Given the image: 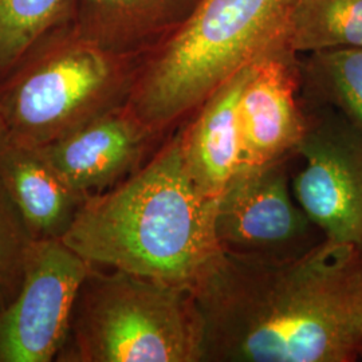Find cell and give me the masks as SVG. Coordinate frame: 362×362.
I'll return each mask as SVG.
<instances>
[{
  "mask_svg": "<svg viewBox=\"0 0 362 362\" xmlns=\"http://www.w3.org/2000/svg\"><path fill=\"white\" fill-rule=\"evenodd\" d=\"M202 362L362 360V250H223L192 287Z\"/></svg>",
  "mask_w": 362,
  "mask_h": 362,
  "instance_id": "cell-1",
  "label": "cell"
},
{
  "mask_svg": "<svg viewBox=\"0 0 362 362\" xmlns=\"http://www.w3.org/2000/svg\"><path fill=\"white\" fill-rule=\"evenodd\" d=\"M173 132L127 179L86 197L62 242L94 266L192 288L223 251L218 199L196 185Z\"/></svg>",
  "mask_w": 362,
  "mask_h": 362,
  "instance_id": "cell-2",
  "label": "cell"
},
{
  "mask_svg": "<svg viewBox=\"0 0 362 362\" xmlns=\"http://www.w3.org/2000/svg\"><path fill=\"white\" fill-rule=\"evenodd\" d=\"M296 0H202L143 57L125 106L157 134L179 128L228 79L285 42Z\"/></svg>",
  "mask_w": 362,
  "mask_h": 362,
  "instance_id": "cell-3",
  "label": "cell"
},
{
  "mask_svg": "<svg viewBox=\"0 0 362 362\" xmlns=\"http://www.w3.org/2000/svg\"><path fill=\"white\" fill-rule=\"evenodd\" d=\"M143 57L81 38L71 22L43 35L0 81V128L13 143L42 148L127 104Z\"/></svg>",
  "mask_w": 362,
  "mask_h": 362,
  "instance_id": "cell-4",
  "label": "cell"
},
{
  "mask_svg": "<svg viewBox=\"0 0 362 362\" xmlns=\"http://www.w3.org/2000/svg\"><path fill=\"white\" fill-rule=\"evenodd\" d=\"M57 362H202L192 288L91 266Z\"/></svg>",
  "mask_w": 362,
  "mask_h": 362,
  "instance_id": "cell-5",
  "label": "cell"
},
{
  "mask_svg": "<svg viewBox=\"0 0 362 362\" xmlns=\"http://www.w3.org/2000/svg\"><path fill=\"white\" fill-rule=\"evenodd\" d=\"M308 107L293 194L325 239L362 250V132L329 106Z\"/></svg>",
  "mask_w": 362,
  "mask_h": 362,
  "instance_id": "cell-6",
  "label": "cell"
},
{
  "mask_svg": "<svg viewBox=\"0 0 362 362\" xmlns=\"http://www.w3.org/2000/svg\"><path fill=\"white\" fill-rule=\"evenodd\" d=\"M91 266L62 240L35 242L21 291L0 310V362L55 361Z\"/></svg>",
  "mask_w": 362,
  "mask_h": 362,
  "instance_id": "cell-7",
  "label": "cell"
},
{
  "mask_svg": "<svg viewBox=\"0 0 362 362\" xmlns=\"http://www.w3.org/2000/svg\"><path fill=\"white\" fill-rule=\"evenodd\" d=\"M288 160L239 169L227 184L216 207L223 250L282 255L306 239L314 226L293 194Z\"/></svg>",
  "mask_w": 362,
  "mask_h": 362,
  "instance_id": "cell-8",
  "label": "cell"
},
{
  "mask_svg": "<svg viewBox=\"0 0 362 362\" xmlns=\"http://www.w3.org/2000/svg\"><path fill=\"white\" fill-rule=\"evenodd\" d=\"M300 86V61L285 42L252 62L238 106L239 169L272 164L297 153L309 127V107H302L299 101Z\"/></svg>",
  "mask_w": 362,
  "mask_h": 362,
  "instance_id": "cell-9",
  "label": "cell"
},
{
  "mask_svg": "<svg viewBox=\"0 0 362 362\" xmlns=\"http://www.w3.org/2000/svg\"><path fill=\"white\" fill-rule=\"evenodd\" d=\"M165 136L146 128L124 105L40 151L85 199L127 179Z\"/></svg>",
  "mask_w": 362,
  "mask_h": 362,
  "instance_id": "cell-10",
  "label": "cell"
},
{
  "mask_svg": "<svg viewBox=\"0 0 362 362\" xmlns=\"http://www.w3.org/2000/svg\"><path fill=\"white\" fill-rule=\"evenodd\" d=\"M202 0H74L71 25L91 45L145 57L172 38Z\"/></svg>",
  "mask_w": 362,
  "mask_h": 362,
  "instance_id": "cell-11",
  "label": "cell"
},
{
  "mask_svg": "<svg viewBox=\"0 0 362 362\" xmlns=\"http://www.w3.org/2000/svg\"><path fill=\"white\" fill-rule=\"evenodd\" d=\"M0 185L35 240H62L85 200L40 148L13 143L1 129Z\"/></svg>",
  "mask_w": 362,
  "mask_h": 362,
  "instance_id": "cell-12",
  "label": "cell"
},
{
  "mask_svg": "<svg viewBox=\"0 0 362 362\" xmlns=\"http://www.w3.org/2000/svg\"><path fill=\"white\" fill-rule=\"evenodd\" d=\"M251 65L228 79L179 127L187 168L212 199H219L240 167L238 106Z\"/></svg>",
  "mask_w": 362,
  "mask_h": 362,
  "instance_id": "cell-13",
  "label": "cell"
},
{
  "mask_svg": "<svg viewBox=\"0 0 362 362\" xmlns=\"http://www.w3.org/2000/svg\"><path fill=\"white\" fill-rule=\"evenodd\" d=\"M285 43L298 55L362 47V0H296Z\"/></svg>",
  "mask_w": 362,
  "mask_h": 362,
  "instance_id": "cell-14",
  "label": "cell"
},
{
  "mask_svg": "<svg viewBox=\"0 0 362 362\" xmlns=\"http://www.w3.org/2000/svg\"><path fill=\"white\" fill-rule=\"evenodd\" d=\"M300 71L308 104L334 109L362 132V47L311 52Z\"/></svg>",
  "mask_w": 362,
  "mask_h": 362,
  "instance_id": "cell-15",
  "label": "cell"
},
{
  "mask_svg": "<svg viewBox=\"0 0 362 362\" xmlns=\"http://www.w3.org/2000/svg\"><path fill=\"white\" fill-rule=\"evenodd\" d=\"M74 0H0V81L39 39L71 22Z\"/></svg>",
  "mask_w": 362,
  "mask_h": 362,
  "instance_id": "cell-16",
  "label": "cell"
},
{
  "mask_svg": "<svg viewBox=\"0 0 362 362\" xmlns=\"http://www.w3.org/2000/svg\"><path fill=\"white\" fill-rule=\"evenodd\" d=\"M35 242L0 185V310L21 291Z\"/></svg>",
  "mask_w": 362,
  "mask_h": 362,
  "instance_id": "cell-17",
  "label": "cell"
},
{
  "mask_svg": "<svg viewBox=\"0 0 362 362\" xmlns=\"http://www.w3.org/2000/svg\"><path fill=\"white\" fill-rule=\"evenodd\" d=\"M0 129H1V128H0Z\"/></svg>",
  "mask_w": 362,
  "mask_h": 362,
  "instance_id": "cell-18",
  "label": "cell"
}]
</instances>
